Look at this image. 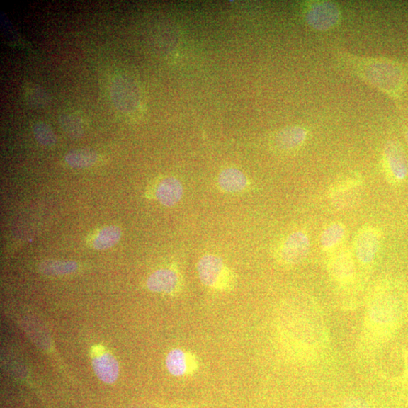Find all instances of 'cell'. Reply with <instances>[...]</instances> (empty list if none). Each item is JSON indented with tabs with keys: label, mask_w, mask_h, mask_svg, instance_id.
<instances>
[{
	"label": "cell",
	"mask_w": 408,
	"mask_h": 408,
	"mask_svg": "<svg viewBox=\"0 0 408 408\" xmlns=\"http://www.w3.org/2000/svg\"><path fill=\"white\" fill-rule=\"evenodd\" d=\"M280 335L283 344L293 359L302 363L319 359L329 344L319 305L313 299H307L294 306L283 315Z\"/></svg>",
	"instance_id": "obj_1"
},
{
	"label": "cell",
	"mask_w": 408,
	"mask_h": 408,
	"mask_svg": "<svg viewBox=\"0 0 408 408\" xmlns=\"http://www.w3.org/2000/svg\"><path fill=\"white\" fill-rule=\"evenodd\" d=\"M198 271L203 285L211 289L229 291L237 283L234 272L217 256H203L198 264Z\"/></svg>",
	"instance_id": "obj_4"
},
{
	"label": "cell",
	"mask_w": 408,
	"mask_h": 408,
	"mask_svg": "<svg viewBox=\"0 0 408 408\" xmlns=\"http://www.w3.org/2000/svg\"><path fill=\"white\" fill-rule=\"evenodd\" d=\"M220 188L229 194L239 195L251 187V183L246 175L235 168L222 170L218 176Z\"/></svg>",
	"instance_id": "obj_15"
},
{
	"label": "cell",
	"mask_w": 408,
	"mask_h": 408,
	"mask_svg": "<svg viewBox=\"0 0 408 408\" xmlns=\"http://www.w3.org/2000/svg\"><path fill=\"white\" fill-rule=\"evenodd\" d=\"M78 265L72 261L47 260L40 265V270L44 275L63 276L73 273Z\"/></svg>",
	"instance_id": "obj_21"
},
{
	"label": "cell",
	"mask_w": 408,
	"mask_h": 408,
	"mask_svg": "<svg viewBox=\"0 0 408 408\" xmlns=\"http://www.w3.org/2000/svg\"><path fill=\"white\" fill-rule=\"evenodd\" d=\"M402 302L398 293L387 282H382L370 292L365 312L360 346L366 353H373L387 341L402 314Z\"/></svg>",
	"instance_id": "obj_3"
},
{
	"label": "cell",
	"mask_w": 408,
	"mask_h": 408,
	"mask_svg": "<svg viewBox=\"0 0 408 408\" xmlns=\"http://www.w3.org/2000/svg\"><path fill=\"white\" fill-rule=\"evenodd\" d=\"M183 186L175 177H166L159 183L155 189V198L165 207H174L183 196Z\"/></svg>",
	"instance_id": "obj_16"
},
{
	"label": "cell",
	"mask_w": 408,
	"mask_h": 408,
	"mask_svg": "<svg viewBox=\"0 0 408 408\" xmlns=\"http://www.w3.org/2000/svg\"><path fill=\"white\" fill-rule=\"evenodd\" d=\"M37 141L44 147H54L57 142L55 135L47 123L38 122L33 128Z\"/></svg>",
	"instance_id": "obj_23"
},
{
	"label": "cell",
	"mask_w": 408,
	"mask_h": 408,
	"mask_svg": "<svg viewBox=\"0 0 408 408\" xmlns=\"http://www.w3.org/2000/svg\"><path fill=\"white\" fill-rule=\"evenodd\" d=\"M303 15L305 22L311 28L322 32L336 28L342 19L339 6L325 0H314L306 4Z\"/></svg>",
	"instance_id": "obj_5"
},
{
	"label": "cell",
	"mask_w": 408,
	"mask_h": 408,
	"mask_svg": "<svg viewBox=\"0 0 408 408\" xmlns=\"http://www.w3.org/2000/svg\"><path fill=\"white\" fill-rule=\"evenodd\" d=\"M122 232L118 226L109 225L101 230L94 237L92 246L98 251L110 248L120 240Z\"/></svg>",
	"instance_id": "obj_19"
},
{
	"label": "cell",
	"mask_w": 408,
	"mask_h": 408,
	"mask_svg": "<svg viewBox=\"0 0 408 408\" xmlns=\"http://www.w3.org/2000/svg\"><path fill=\"white\" fill-rule=\"evenodd\" d=\"M362 177L358 174L344 176L335 181L329 190V198L334 208L346 210L354 206L359 198Z\"/></svg>",
	"instance_id": "obj_8"
},
{
	"label": "cell",
	"mask_w": 408,
	"mask_h": 408,
	"mask_svg": "<svg viewBox=\"0 0 408 408\" xmlns=\"http://www.w3.org/2000/svg\"><path fill=\"white\" fill-rule=\"evenodd\" d=\"M26 96L28 103L34 107H45L50 101V96L45 90L38 86L28 87Z\"/></svg>",
	"instance_id": "obj_24"
},
{
	"label": "cell",
	"mask_w": 408,
	"mask_h": 408,
	"mask_svg": "<svg viewBox=\"0 0 408 408\" xmlns=\"http://www.w3.org/2000/svg\"><path fill=\"white\" fill-rule=\"evenodd\" d=\"M60 123L64 133L72 139L81 138L84 134L83 123L77 117L72 115H63L60 118Z\"/></svg>",
	"instance_id": "obj_22"
},
{
	"label": "cell",
	"mask_w": 408,
	"mask_h": 408,
	"mask_svg": "<svg viewBox=\"0 0 408 408\" xmlns=\"http://www.w3.org/2000/svg\"><path fill=\"white\" fill-rule=\"evenodd\" d=\"M342 408H374L369 402L358 397L350 396L346 398L342 404Z\"/></svg>",
	"instance_id": "obj_25"
},
{
	"label": "cell",
	"mask_w": 408,
	"mask_h": 408,
	"mask_svg": "<svg viewBox=\"0 0 408 408\" xmlns=\"http://www.w3.org/2000/svg\"><path fill=\"white\" fill-rule=\"evenodd\" d=\"M98 159L96 152L89 149H76L65 156L66 163L73 168L82 169L93 166Z\"/></svg>",
	"instance_id": "obj_20"
},
{
	"label": "cell",
	"mask_w": 408,
	"mask_h": 408,
	"mask_svg": "<svg viewBox=\"0 0 408 408\" xmlns=\"http://www.w3.org/2000/svg\"><path fill=\"white\" fill-rule=\"evenodd\" d=\"M167 370L172 375L183 377L194 373L198 368V361L194 354L180 348L169 351L166 358Z\"/></svg>",
	"instance_id": "obj_13"
},
{
	"label": "cell",
	"mask_w": 408,
	"mask_h": 408,
	"mask_svg": "<svg viewBox=\"0 0 408 408\" xmlns=\"http://www.w3.org/2000/svg\"><path fill=\"white\" fill-rule=\"evenodd\" d=\"M406 139H407V142L408 144V130H407V133H406Z\"/></svg>",
	"instance_id": "obj_26"
},
{
	"label": "cell",
	"mask_w": 408,
	"mask_h": 408,
	"mask_svg": "<svg viewBox=\"0 0 408 408\" xmlns=\"http://www.w3.org/2000/svg\"><path fill=\"white\" fill-rule=\"evenodd\" d=\"M336 62L348 74L397 101H402L408 64L381 56L361 55L336 47Z\"/></svg>",
	"instance_id": "obj_2"
},
{
	"label": "cell",
	"mask_w": 408,
	"mask_h": 408,
	"mask_svg": "<svg viewBox=\"0 0 408 408\" xmlns=\"http://www.w3.org/2000/svg\"><path fill=\"white\" fill-rule=\"evenodd\" d=\"M110 94L113 105L123 113L132 112L139 106L138 88L128 76H120L113 79Z\"/></svg>",
	"instance_id": "obj_10"
},
{
	"label": "cell",
	"mask_w": 408,
	"mask_h": 408,
	"mask_svg": "<svg viewBox=\"0 0 408 408\" xmlns=\"http://www.w3.org/2000/svg\"><path fill=\"white\" fill-rule=\"evenodd\" d=\"M381 234L374 227L362 228L356 234L354 249L357 260L363 266L373 263L379 252Z\"/></svg>",
	"instance_id": "obj_12"
},
{
	"label": "cell",
	"mask_w": 408,
	"mask_h": 408,
	"mask_svg": "<svg viewBox=\"0 0 408 408\" xmlns=\"http://www.w3.org/2000/svg\"><path fill=\"white\" fill-rule=\"evenodd\" d=\"M94 368L98 378L106 383L115 382L119 375L117 360L109 353H103L94 358Z\"/></svg>",
	"instance_id": "obj_17"
},
{
	"label": "cell",
	"mask_w": 408,
	"mask_h": 408,
	"mask_svg": "<svg viewBox=\"0 0 408 408\" xmlns=\"http://www.w3.org/2000/svg\"><path fill=\"white\" fill-rule=\"evenodd\" d=\"M327 271L332 282L339 288H349L353 285L356 275L353 255L348 251H341L333 254L328 260Z\"/></svg>",
	"instance_id": "obj_9"
},
{
	"label": "cell",
	"mask_w": 408,
	"mask_h": 408,
	"mask_svg": "<svg viewBox=\"0 0 408 408\" xmlns=\"http://www.w3.org/2000/svg\"><path fill=\"white\" fill-rule=\"evenodd\" d=\"M310 240L307 234L295 232L283 239L278 246L276 257L283 266H293L300 264L310 251Z\"/></svg>",
	"instance_id": "obj_6"
},
{
	"label": "cell",
	"mask_w": 408,
	"mask_h": 408,
	"mask_svg": "<svg viewBox=\"0 0 408 408\" xmlns=\"http://www.w3.org/2000/svg\"><path fill=\"white\" fill-rule=\"evenodd\" d=\"M309 131L301 126H290L283 128L270 140V147L278 154H291L298 152L308 140Z\"/></svg>",
	"instance_id": "obj_11"
},
{
	"label": "cell",
	"mask_w": 408,
	"mask_h": 408,
	"mask_svg": "<svg viewBox=\"0 0 408 408\" xmlns=\"http://www.w3.org/2000/svg\"><path fill=\"white\" fill-rule=\"evenodd\" d=\"M147 286L152 292L172 294L181 288V279L173 269L157 270L147 279Z\"/></svg>",
	"instance_id": "obj_14"
},
{
	"label": "cell",
	"mask_w": 408,
	"mask_h": 408,
	"mask_svg": "<svg viewBox=\"0 0 408 408\" xmlns=\"http://www.w3.org/2000/svg\"><path fill=\"white\" fill-rule=\"evenodd\" d=\"M346 229L341 222H334L326 227L321 234L320 244L324 251H332L346 236Z\"/></svg>",
	"instance_id": "obj_18"
},
{
	"label": "cell",
	"mask_w": 408,
	"mask_h": 408,
	"mask_svg": "<svg viewBox=\"0 0 408 408\" xmlns=\"http://www.w3.org/2000/svg\"><path fill=\"white\" fill-rule=\"evenodd\" d=\"M384 172L392 183H402L408 175V161L400 142L390 140L385 144L382 152Z\"/></svg>",
	"instance_id": "obj_7"
}]
</instances>
